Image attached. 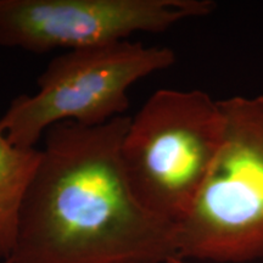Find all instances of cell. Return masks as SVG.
<instances>
[{"mask_svg": "<svg viewBox=\"0 0 263 263\" xmlns=\"http://www.w3.org/2000/svg\"><path fill=\"white\" fill-rule=\"evenodd\" d=\"M213 8L209 0H0V45L34 54L101 47Z\"/></svg>", "mask_w": 263, "mask_h": 263, "instance_id": "cell-5", "label": "cell"}, {"mask_svg": "<svg viewBox=\"0 0 263 263\" xmlns=\"http://www.w3.org/2000/svg\"><path fill=\"white\" fill-rule=\"evenodd\" d=\"M219 101L160 89L130 117L121 144L128 185L147 211L178 226L199 195L223 138Z\"/></svg>", "mask_w": 263, "mask_h": 263, "instance_id": "cell-2", "label": "cell"}, {"mask_svg": "<svg viewBox=\"0 0 263 263\" xmlns=\"http://www.w3.org/2000/svg\"><path fill=\"white\" fill-rule=\"evenodd\" d=\"M218 155L178 224L180 258L245 263L263 258V97L219 100Z\"/></svg>", "mask_w": 263, "mask_h": 263, "instance_id": "cell-3", "label": "cell"}, {"mask_svg": "<svg viewBox=\"0 0 263 263\" xmlns=\"http://www.w3.org/2000/svg\"><path fill=\"white\" fill-rule=\"evenodd\" d=\"M164 263H189L186 262L184 258H180V257H174V258H171L168 261H166Z\"/></svg>", "mask_w": 263, "mask_h": 263, "instance_id": "cell-7", "label": "cell"}, {"mask_svg": "<svg viewBox=\"0 0 263 263\" xmlns=\"http://www.w3.org/2000/svg\"><path fill=\"white\" fill-rule=\"evenodd\" d=\"M129 116L54 124L20 213L10 263H164L178 226L147 211L121 162Z\"/></svg>", "mask_w": 263, "mask_h": 263, "instance_id": "cell-1", "label": "cell"}, {"mask_svg": "<svg viewBox=\"0 0 263 263\" xmlns=\"http://www.w3.org/2000/svg\"><path fill=\"white\" fill-rule=\"evenodd\" d=\"M174 62L171 49L139 42L68 50L39 74L38 93L21 94L11 101L0 118V130L16 146L35 147L54 124L100 126L124 116L132 85Z\"/></svg>", "mask_w": 263, "mask_h": 263, "instance_id": "cell-4", "label": "cell"}, {"mask_svg": "<svg viewBox=\"0 0 263 263\" xmlns=\"http://www.w3.org/2000/svg\"><path fill=\"white\" fill-rule=\"evenodd\" d=\"M0 263H10V261H9V259H6V261H2Z\"/></svg>", "mask_w": 263, "mask_h": 263, "instance_id": "cell-8", "label": "cell"}, {"mask_svg": "<svg viewBox=\"0 0 263 263\" xmlns=\"http://www.w3.org/2000/svg\"><path fill=\"white\" fill-rule=\"evenodd\" d=\"M41 160V150L11 144L0 130V259L14 250L20 213Z\"/></svg>", "mask_w": 263, "mask_h": 263, "instance_id": "cell-6", "label": "cell"}]
</instances>
